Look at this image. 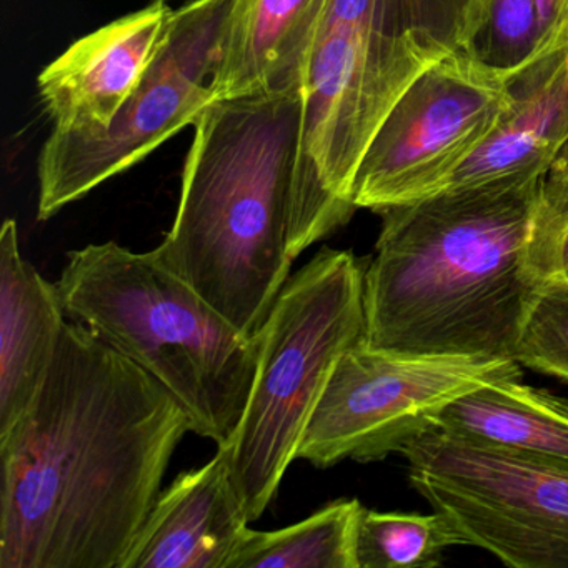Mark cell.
<instances>
[{"mask_svg":"<svg viewBox=\"0 0 568 568\" xmlns=\"http://www.w3.org/2000/svg\"><path fill=\"white\" fill-rule=\"evenodd\" d=\"M187 432L158 381L69 321L38 397L0 437V568H122Z\"/></svg>","mask_w":568,"mask_h":568,"instance_id":"1","label":"cell"},{"mask_svg":"<svg viewBox=\"0 0 568 568\" xmlns=\"http://www.w3.org/2000/svg\"><path fill=\"white\" fill-rule=\"evenodd\" d=\"M544 179L444 189L377 212L362 344L398 354L514 358L547 282L534 255Z\"/></svg>","mask_w":568,"mask_h":568,"instance_id":"2","label":"cell"},{"mask_svg":"<svg viewBox=\"0 0 568 568\" xmlns=\"http://www.w3.org/2000/svg\"><path fill=\"white\" fill-rule=\"evenodd\" d=\"M302 125L301 85L209 104L192 125L174 224L152 251L247 338L317 244L295 191Z\"/></svg>","mask_w":568,"mask_h":568,"instance_id":"3","label":"cell"},{"mask_svg":"<svg viewBox=\"0 0 568 568\" xmlns=\"http://www.w3.org/2000/svg\"><path fill=\"white\" fill-rule=\"evenodd\" d=\"M487 0H325L302 71L304 125L295 191L315 241L357 211L358 162L402 92L468 51Z\"/></svg>","mask_w":568,"mask_h":568,"instance_id":"4","label":"cell"},{"mask_svg":"<svg viewBox=\"0 0 568 568\" xmlns=\"http://www.w3.org/2000/svg\"><path fill=\"white\" fill-rule=\"evenodd\" d=\"M55 284L69 321L158 381L195 435L217 448L234 440L257 374V338L242 335L154 252L85 245L68 255Z\"/></svg>","mask_w":568,"mask_h":568,"instance_id":"5","label":"cell"},{"mask_svg":"<svg viewBox=\"0 0 568 568\" xmlns=\"http://www.w3.org/2000/svg\"><path fill=\"white\" fill-rule=\"evenodd\" d=\"M365 268L352 252H317L291 275L258 332L251 397L225 447L248 521L264 515L297 460L338 358L364 342Z\"/></svg>","mask_w":568,"mask_h":568,"instance_id":"6","label":"cell"},{"mask_svg":"<svg viewBox=\"0 0 568 568\" xmlns=\"http://www.w3.org/2000/svg\"><path fill=\"white\" fill-rule=\"evenodd\" d=\"M239 0H195L174 11L148 72L111 124L52 129L39 155V221L144 161L215 101L212 78Z\"/></svg>","mask_w":568,"mask_h":568,"instance_id":"7","label":"cell"},{"mask_svg":"<svg viewBox=\"0 0 568 568\" xmlns=\"http://www.w3.org/2000/svg\"><path fill=\"white\" fill-rule=\"evenodd\" d=\"M412 487L460 545L514 568H568V464L430 428L402 448Z\"/></svg>","mask_w":568,"mask_h":568,"instance_id":"8","label":"cell"},{"mask_svg":"<svg viewBox=\"0 0 568 568\" xmlns=\"http://www.w3.org/2000/svg\"><path fill=\"white\" fill-rule=\"evenodd\" d=\"M505 378H521L514 358L398 354L361 342L335 364L297 458L317 468L382 460L434 428L452 402Z\"/></svg>","mask_w":568,"mask_h":568,"instance_id":"9","label":"cell"},{"mask_svg":"<svg viewBox=\"0 0 568 568\" xmlns=\"http://www.w3.org/2000/svg\"><path fill=\"white\" fill-rule=\"evenodd\" d=\"M508 78L468 51L418 75L368 142L352 181V204L381 212L440 191L504 114Z\"/></svg>","mask_w":568,"mask_h":568,"instance_id":"10","label":"cell"},{"mask_svg":"<svg viewBox=\"0 0 568 568\" xmlns=\"http://www.w3.org/2000/svg\"><path fill=\"white\" fill-rule=\"evenodd\" d=\"M165 0L79 39L39 75V95L54 128L111 124L141 84L171 29Z\"/></svg>","mask_w":568,"mask_h":568,"instance_id":"11","label":"cell"},{"mask_svg":"<svg viewBox=\"0 0 568 568\" xmlns=\"http://www.w3.org/2000/svg\"><path fill=\"white\" fill-rule=\"evenodd\" d=\"M248 524L229 450L219 447L161 491L122 568H229Z\"/></svg>","mask_w":568,"mask_h":568,"instance_id":"12","label":"cell"},{"mask_svg":"<svg viewBox=\"0 0 568 568\" xmlns=\"http://www.w3.org/2000/svg\"><path fill=\"white\" fill-rule=\"evenodd\" d=\"M567 142L568 39H564L510 72L504 114L440 191L497 179L547 175Z\"/></svg>","mask_w":568,"mask_h":568,"instance_id":"13","label":"cell"},{"mask_svg":"<svg viewBox=\"0 0 568 568\" xmlns=\"http://www.w3.org/2000/svg\"><path fill=\"white\" fill-rule=\"evenodd\" d=\"M68 321L58 284L26 261L18 222L6 219L0 231V437L38 397Z\"/></svg>","mask_w":568,"mask_h":568,"instance_id":"14","label":"cell"},{"mask_svg":"<svg viewBox=\"0 0 568 568\" xmlns=\"http://www.w3.org/2000/svg\"><path fill=\"white\" fill-rule=\"evenodd\" d=\"M325 0H239L211 81L215 99L301 85Z\"/></svg>","mask_w":568,"mask_h":568,"instance_id":"15","label":"cell"},{"mask_svg":"<svg viewBox=\"0 0 568 568\" xmlns=\"http://www.w3.org/2000/svg\"><path fill=\"white\" fill-rule=\"evenodd\" d=\"M434 428L464 440L568 464V400L505 378L474 388L437 415Z\"/></svg>","mask_w":568,"mask_h":568,"instance_id":"16","label":"cell"},{"mask_svg":"<svg viewBox=\"0 0 568 568\" xmlns=\"http://www.w3.org/2000/svg\"><path fill=\"white\" fill-rule=\"evenodd\" d=\"M362 508L355 498L337 500L281 530L248 528L229 568H357Z\"/></svg>","mask_w":568,"mask_h":568,"instance_id":"17","label":"cell"},{"mask_svg":"<svg viewBox=\"0 0 568 568\" xmlns=\"http://www.w3.org/2000/svg\"><path fill=\"white\" fill-rule=\"evenodd\" d=\"M460 545L452 525L430 515L385 514L362 508L355 540L357 568H434Z\"/></svg>","mask_w":568,"mask_h":568,"instance_id":"18","label":"cell"},{"mask_svg":"<svg viewBox=\"0 0 568 568\" xmlns=\"http://www.w3.org/2000/svg\"><path fill=\"white\" fill-rule=\"evenodd\" d=\"M544 49L535 0H487L470 52L488 68L517 71Z\"/></svg>","mask_w":568,"mask_h":568,"instance_id":"19","label":"cell"},{"mask_svg":"<svg viewBox=\"0 0 568 568\" xmlns=\"http://www.w3.org/2000/svg\"><path fill=\"white\" fill-rule=\"evenodd\" d=\"M514 358L568 382V281L545 282L525 318Z\"/></svg>","mask_w":568,"mask_h":568,"instance_id":"20","label":"cell"},{"mask_svg":"<svg viewBox=\"0 0 568 568\" xmlns=\"http://www.w3.org/2000/svg\"><path fill=\"white\" fill-rule=\"evenodd\" d=\"M568 215V142L555 158L544 179L540 212L535 231L534 254L545 278L554 277L555 244Z\"/></svg>","mask_w":568,"mask_h":568,"instance_id":"21","label":"cell"},{"mask_svg":"<svg viewBox=\"0 0 568 568\" xmlns=\"http://www.w3.org/2000/svg\"><path fill=\"white\" fill-rule=\"evenodd\" d=\"M540 19L544 48L568 39V0H535Z\"/></svg>","mask_w":568,"mask_h":568,"instance_id":"22","label":"cell"},{"mask_svg":"<svg viewBox=\"0 0 568 568\" xmlns=\"http://www.w3.org/2000/svg\"><path fill=\"white\" fill-rule=\"evenodd\" d=\"M554 277L568 281V215L561 224L557 244H555Z\"/></svg>","mask_w":568,"mask_h":568,"instance_id":"23","label":"cell"}]
</instances>
